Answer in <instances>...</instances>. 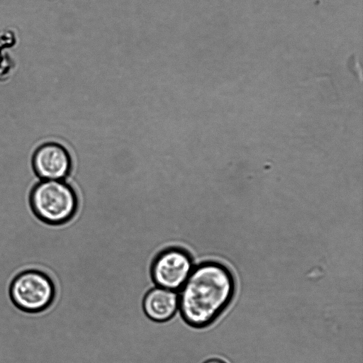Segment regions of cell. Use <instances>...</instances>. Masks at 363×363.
<instances>
[{
    "label": "cell",
    "mask_w": 363,
    "mask_h": 363,
    "mask_svg": "<svg viewBox=\"0 0 363 363\" xmlns=\"http://www.w3.org/2000/svg\"><path fill=\"white\" fill-rule=\"evenodd\" d=\"M235 292L234 278L224 265L216 261L199 264L178 291L179 315L190 327L205 329L228 308Z\"/></svg>",
    "instance_id": "cell-1"
},
{
    "label": "cell",
    "mask_w": 363,
    "mask_h": 363,
    "mask_svg": "<svg viewBox=\"0 0 363 363\" xmlns=\"http://www.w3.org/2000/svg\"><path fill=\"white\" fill-rule=\"evenodd\" d=\"M30 205L38 219L55 226L72 217L77 200L74 191L66 181L41 180L30 191Z\"/></svg>",
    "instance_id": "cell-2"
},
{
    "label": "cell",
    "mask_w": 363,
    "mask_h": 363,
    "mask_svg": "<svg viewBox=\"0 0 363 363\" xmlns=\"http://www.w3.org/2000/svg\"><path fill=\"white\" fill-rule=\"evenodd\" d=\"M56 286L50 277L36 269L16 275L9 286V296L20 311L38 313L49 308L56 297Z\"/></svg>",
    "instance_id": "cell-3"
},
{
    "label": "cell",
    "mask_w": 363,
    "mask_h": 363,
    "mask_svg": "<svg viewBox=\"0 0 363 363\" xmlns=\"http://www.w3.org/2000/svg\"><path fill=\"white\" fill-rule=\"evenodd\" d=\"M194 267L193 261L187 252L179 248H169L155 259L152 276L157 286L178 291Z\"/></svg>",
    "instance_id": "cell-4"
},
{
    "label": "cell",
    "mask_w": 363,
    "mask_h": 363,
    "mask_svg": "<svg viewBox=\"0 0 363 363\" xmlns=\"http://www.w3.org/2000/svg\"><path fill=\"white\" fill-rule=\"evenodd\" d=\"M71 157L67 147L57 142L38 146L32 157V165L41 180H64L71 169Z\"/></svg>",
    "instance_id": "cell-5"
},
{
    "label": "cell",
    "mask_w": 363,
    "mask_h": 363,
    "mask_svg": "<svg viewBox=\"0 0 363 363\" xmlns=\"http://www.w3.org/2000/svg\"><path fill=\"white\" fill-rule=\"evenodd\" d=\"M142 306L145 315L151 320L167 322L179 311L178 291L156 286L145 294Z\"/></svg>",
    "instance_id": "cell-6"
},
{
    "label": "cell",
    "mask_w": 363,
    "mask_h": 363,
    "mask_svg": "<svg viewBox=\"0 0 363 363\" xmlns=\"http://www.w3.org/2000/svg\"><path fill=\"white\" fill-rule=\"evenodd\" d=\"M202 363H227V362L220 358L212 357V358H209V359L203 361Z\"/></svg>",
    "instance_id": "cell-7"
}]
</instances>
